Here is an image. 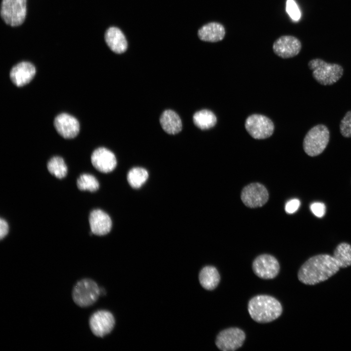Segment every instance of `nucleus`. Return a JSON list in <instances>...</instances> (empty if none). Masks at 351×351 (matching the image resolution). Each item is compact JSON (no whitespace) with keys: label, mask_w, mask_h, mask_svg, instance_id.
I'll list each match as a JSON object with an SVG mask.
<instances>
[{"label":"nucleus","mask_w":351,"mask_h":351,"mask_svg":"<svg viewBox=\"0 0 351 351\" xmlns=\"http://www.w3.org/2000/svg\"><path fill=\"white\" fill-rule=\"evenodd\" d=\"M340 268L333 256L320 254L305 261L299 269L297 276L303 284L313 285L327 280Z\"/></svg>","instance_id":"1"},{"label":"nucleus","mask_w":351,"mask_h":351,"mask_svg":"<svg viewBox=\"0 0 351 351\" xmlns=\"http://www.w3.org/2000/svg\"><path fill=\"white\" fill-rule=\"evenodd\" d=\"M248 311L254 321L265 323L278 318L283 309L281 303L275 298L267 295H258L249 300Z\"/></svg>","instance_id":"2"},{"label":"nucleus","mask_w":351,"mask_h":351,"mask_svg":"<svg viewBox=\"0 0 351 351\" xmlns=\"http://www.w3.org/2000/svg\"><path fill=\"white\" fill-rule=\"evenodd\" d=\"M308 67L312 70L314 78L323 85L335 83L342 77L344 72L341 65L328 63L319 58L310 60Z\"/></svg>","instance_id":"3"},{"label":"nucleus","mask_w":351,"mask_h":351,"mask_svg":"<svg viewBox=\"0 0 351 351\" xmlns=\"http://www.w3.org/2000/svg\"><path fill=\"white\" fill-rule=\"evenodd\" d=\"M330 132L326 126L318 124L312 127L303 140L304 151L308 156H315L321 154L328 145Z\"/></svg>","instance_id":"4"},{"label":"nucleus","mask_w":351,"mask_h":351,"mask_svg":"<svg viewBox=\"0 0 351 351\" xmlns=\"http://www.w3.org/2000/svg\"><path fill=\"white\" fill-rule=\"evenodd\" d=\"M100 294V289L93 280L85 278L78 281L72 291L74 302L80 307L93 305Z\"/></svg>","instance_id":"5"},{"label":"nucleus","mask_w":351,"mask_h":351,"mask_svg":"<svg viewBox=\"0 0 351 351\" xmlns=\"http://www.w3.org/2000/svg\"><path fill=\"white\" fill-rule=\"evenodd\" d=\"M27 0H2L0 16L8 25L17 26L21 24L26 15Z\"/></svg>","instance_id":"6"},{"label":"nucleus","mask_w":351,"mask_h":351,"mask_svg":"<svg viewBox=\"0 0 351 351\" xmlns=\"http://www.w3.org/2000/svg\"><path fill=\"white\" fill-rule=\"evenodd\" d=\"M245 127L254 138L262 139L271 136L274 131V125L268 117L259 114H253L247 117Z\"/></svg>","instance_id":"7"},{"label":"nucleus","mask_w":351,"mask_h":351,"mask_svg":"<svg viewBox=\"0 0 351 351\" xmlns=\"http://www.w3.org/2000/svg\"><path fill=\"white\" fill-rule=\"evenodd\" d=\"M246 338V334L241 329L232 327L220 332L216 336L215 343L217 348L222 351H234L240 348Z\"/></svg>","instance_id":"8"},{"label":"nucleus","mask_w":351,"mask_h":351,"mask_svg":"<svg viewBox=\"0 0 351 351\" xmlns=\"http://www.w3.org/2000/svg\"><path fill=\"white\" fill-rule=\"evenodd\" d=\"M252 268L254 273L259 278L270 279L278 275L280 265L278 260L273 255L262 254L254 259Z\"/></svg>","instance_id":"9"},{"label":"nucleus","mask_w":351,"mask_h":351,"mask_svg":"<svg viewBox=\"0 0 351 351\" xmlns=\"http://www.w3.org/2000/svg\"><path fill=\"white\" fill-rule=\"evenodd\" d=\"M241 198L246 206L254 208L266 204L269 199V194L263 185L259 183H252L243 189Z\"/></svg>","instance_id":"10"},{"label":"nucleus","mask_w":351,"mask_h":351,"mask_svg":"<svg viewBox=\"0 0 351 351\" xmlns=\"http://www.w3.org/2000/svg\"><path fill=\"white\" fill-rule=\"evenodd\" d=\"M115 319L109 311L100 310L94 312L89 319V326L92 333L96 336L103 337L113 330Z\"/></svg>","instance_id":"11"},{"label":"nucleus","mask_w":351,"mask_h":351,"mask_svg":"<svg viewBox=\"0 0 351 351\" xmlns=\"http://www.w3.org/2000/svg\"><path fill=\"white\" fill-rule=\"evenodd\" d=\"M302 48L301 41L295 37L282 36L277 39L273 45V52L283 58H288L297 55Z\"/></svg>","instance_id":"12"},{"label":"nucleus","mask_w":351,"mask_h":351,"mask_svg":"<svg viewBox=\"0 0 351 351\" xmlns=\"http://www.w3.org/2000/svg\"><path fill=\"white\" fill-rule=\"evenodd\" d=\"M91 161L96 169L104 173L113 171L117 164L114 154L104 147H99L94 151L91 156Z\"/></svg>","instance_id":"13"},{"label":"nucleus","mask_w":351,"mask_h":351,"mask_svg":"<svg viewBox=\"0 0 351 351\" xmlns=\"http://www.w3.org/2000/svg\"><path fill=\"white\" fill-rule=\"evenodd\" d=\"M54 126L58 133L67 139L76 137L79 131V123L73 116L61 113L58 115L54 120Z\"/></svg>","instance_id":"14"},{"label":"nucleus","mask_w":351,"mask_h":351,"mask_svg":"<svg viewBox=\"0 0 351 351\" xmlns=\"http://www.w3.org/2000/svg\"><path fill=\"white\" fill-rule=\"evenodd\" d=\"M89 223L93 234L102 236L108 234L112 228V220L109 215L100 209L92 211L89 216Z\"/></svg>","instance_id":"15"},{"label":"nucleus","mask_w":351,"mask_h":351,"mask_svg":"<svg viewBox=\"0 0 351 351\" xmlns=\"http://www.w3.org/2000/svg\"><path fill=\"white\" fill-rule=\"evenodd\" d=\"M36 72V68L31 63L22 61L12 68L10 78L15 85L21 87L30 82L35 76Z\"/></svg>","instance_id":"16"},{"label":"nucleus","mask_w":351,"mask_h":351,"mask_svg":"<svg viewBox=\"0 0 351 351\" xmlns=\"http://www.w3.org/2000/svg\"><path fill=\"white\" fill-rule=\"evenodd\" d=\"M224 26L217 22H211L202 26L198 31L199 39L204 41L216 42L220 41L225 36Z\"/></svg>","instance_id":"17"},{"label":"nucleus","mask_w":351,"mask_h":351,"mask_svg":"<svg viewBox=\"0 0 351 351\" xmlns=\"http://www.w3.org/2000/svg\"><path fill=\"white\" fill-rule=\"evenodd\" d=\"M105 40L114 52L124 53L127 48V42L122 32L117 28L111 27L105 33Z\"/></svg>","instance_id":"18"},{"label":"nucleus","mask_w":351,"mask_h":351,"mask_svg":"<svg viewBox=\"0 0 351 351\" xmlns=\"http://www.w3.org/2000/svg\"><path fill=\"white\" fill-rule=\"evenodd\" d=\"M160 123L163 130L170 135H175L181 131L182 127L181 120L174 111L167 110L160 117Z\"/></svg>","instance_id":"19"},{"label":"nucleus","mask_w":351,"mask_h":351,"mask_svg":"<svg viewBox=\"0 0 351 351\" xmlns=\"http://www.w3.org/2000/svg\"><path fill=\"white\" fill-rule=\"evenodd\" d=\"M198 279L201 286L204 289L212 291L218 286L220 280V276L215 267L206 266L200 270Z\"/></svg>","instance_id":"20"},{"label":"nucleus","mask_w":351,"mask_h":351,"mask_svg":"<svg viewBox=\"0 0 351 351\" xmlns=\"http://www.w3.org/2000/svg\"><path fill=\"white\" fill-rule=\"evenodd\" d=\"M193 119L195 125L201 130L209 129L213 127L217 121L214 114L207 109H203L195 112Z\"/></svg>","instance_id":"21"},{"label":"nucleus","mask_w":351,"mask_h":351,"mask_svg":"<svg viewBox=\"0 0 351 351\" xmlns=\"http://www.w3.org/2000/svg\"><path fill=\"white\" fill-rule=\"evenodd\" d=\"M333 257L340 268L351 266V245L346 242L340 243L334 250Z\"/></svg>","instance_id":"22"},{"label":"nucleus","mask_w":351,"mask_h":351,"mask_svg":"<svg viewBox=\"0 0 351 351\" xmlns=\"http://www.w3.org/2000/svg\"><path fill=\"white\" fill-rule=\"evenodd\" d=\"M48 172L58 179L65 177L67 173V167L63 159L59 156L52 157L48 162Z\"/></svg>","instance_id":"23"},{"label":"nucleus","mask_w":351,"mask_h":351,"mask_svg":"<svg viewBox=\"0 0 351 351\" xmlns=\"http://www.w3.org/2000/svg\"><path fill=\"white\" fill-rule=\"evenodd\" d=\"M127 180L130 185L136 189L140 188L148 178L146 170L140 167L131 169L127 174Z\"/></svg>","instance_id":"24"},{"label":"nucleus","mask_w":351,"mask_h":351,"mask_svg":"<svg viewBox=\"0 0 351 351\" xmlns=\"http://www.w3.org/2000/svg\"><path fill=\"white\" fill-rule=\"evenodd\" d=\"M78 188L82 191H88L90 192L97 191L99 187L97 179L90 174H82L77 180Z\"/></svg>","instance_id":"25"},{"label":"nucleus","mask_w":351,"mask_h":351,"mask_svg":"<svg viewBox=\"0 0 351 351\" xmlns=\"http://www.w3.org/2000/svg\"><path fill=\"white\" fill-rule=\"evenodd\" d=\"M340 131L345 137H351V110L347 112L340 123Z\"/></svg>","instance_id":"26"},{"label":"nucleus","mask_w":351,"mask_h":351,"mask_svg":"<svg viewBox=\"0 0 351 351\" xmlns=\"http://www.w3.org/2000/svg\"><path fill=\"white\" fill-rule=\"evenodd\" d=\"M286 11L294 20H298L301 17V13L297 5L294 0H287Z\"/></svg>","instance_id":"27"},{"label":"nucleus","mask_w":351,"mask_h":351,"mask_svg":"<svg viewBox=\"0 0 351 351\" xmlns=\"http://www.w3.org/2000/svg\"><path fill=\"white\" fill-rule=\"evenodd\" d=\"M310 209L312 212L317 217H323L326 212V206L322 202H313L311 204Z\"/></svg>","instance_id":"28"},{"label":"nucleus","mask_w":351,"mask_h":351,"mask_svg":"<svg viewBox=\"0 0 351 351\" xmlns=\"http://www.w3.org/2000/svg\"><path fill=\"white\" fill-rule=\"evenodd\" d=\"M300 202L298 199H292L288 201L285 205V210L287 213L292 214L295 213L298 209Z\"/></svg>","instance_id":"29"},{"label":"nucleus","mask_w":351,"mask_h":351,"mask_svg":"<svg viewBox=\"0 0 351 351\" xmlns=\"http://www.w3.org/2000/svg\"><path fill=\"white\" fill-rule=\"evenodd\" d=\"M9 226L7 221L1 218L0 219V239L2 240L8 234Z\"/></svg>","instance_id":"30"}]
</instances>
